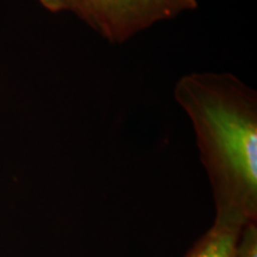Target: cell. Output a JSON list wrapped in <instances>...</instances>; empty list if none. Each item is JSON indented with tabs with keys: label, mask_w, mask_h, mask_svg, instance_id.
Listing matches in <instances>:
<instances>
[{
	"label": "cell",
	"mask_w": 257,
	"mask_h": 257,
	"mask_svg": "<svg viewBox=\"0 0 257 257\" xmlns=\"http://www.w3.org/2000/svg\"><path fill=\"white\" fill-rule=\"evenodd\" d=\"M197 6V0H81L76 16L106 41L121 44Z\"/></svg>",
	"instance_id": "obj_2"
},
{
	"label": "cell",
	"mask_w": 257,
	"mask_h": 257,
	"mask_svg": "<svg viewBox=\"0 0 257 257\" xmlns=\"http://www.w3.org/2000/svg\"><path fill=\"white\" fill-rule=\"evenodd\" d=\"M237 257H257V221L243 227L237 243Z\"/></svg>",
	"instance_id": "obj_4"
},
{
	"label": "cell",
	"mask_w": 257,
	"mask_h": 257,
	"mask_svg": "<svg viewBox=\"0 0 257 257\" xmlns=\"http://www.w3.org/2000/svg\"><path fill=\"white\" fill-rule=\"evenodd\" d=\"M36 2L50 12L69 11L76 15L81 0H36Z\"/></svg>",
	"instance_id": "obj_5"
},
{
	"label": "cell",
	"mask_w": 257,
	"mask_h": 257,
	"mask_svg": "<svg viewBox=\"0 0 257 257\" xmlns=\"http://www.w3.org/2000/svg\"><path fill=\"white\" fill-rule=\"evenodd\" d=\"M246 224L223 216H214L206 232L189 248L184 257H237V243Z\"/></svg>",
	"instance_id": "obj_3"
},
{
	"label": "cell",
	"mask_w": 257,
	"mask_h": 257,
	"mask_svg": "<svg viewBox=\"0 0 257 257\" xmlns=\"http://www.w3.org/2000/svg\"><path fill=\"white\" fill-rule=\"evenodd\" d=\"M174 96L188 115L213 194L214 216L257 221V94L231 73H191Z\"/></svg>",
	"instance_id": "obj_1"
}]
</instances>
